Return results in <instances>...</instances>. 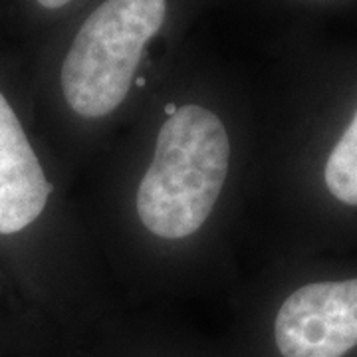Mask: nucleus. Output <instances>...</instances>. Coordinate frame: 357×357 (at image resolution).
<instances>
[{"label": "nucleus", "instance_id": "2", "mask_svg": "<svg viewBox=\"0 0 357 357\" xmlns=\"http://www.w3.org/2000/svg\"><path fill=\"white\" fill-rule=\"evenodd\" d=\"M34 109L0 84V280L64 356L115 319L109 274Z\"/></svg>", "mask_w": 357, "mask_h": 357}, {"label": "nucleus", "instance_id": "5", "mask_svg": "<svg viewBox=\"0 0 357 357\" xmlns=\"http://www.w3.org/2000/svg\"><path fill=\"white\" fill-rule=\"evenodd\" d=\"M232 357H357V252L274 256L246 296Z\"/></svg>", "mask_w": 357, "mask_h": 357}, {"label": "nucleus", "instance_id": "8", "mask_svg": "<svg viewBox=\"0 0 357 357\" xmlns=\"http://www.w3.org/2000/svg\"><path fill=\"white\" fill-rule=\"evenodd\" d=\"M0 330H2V324H0ZM0 340H2V335H0Z\"/></svg>", "mask_w": 357, "mask_h": 357}, {"label": "nucleus", "instance_id": "1", "mask_svg": "<svg viewBox=\"0 0 357 357\" xmlns=\"http://www.w3.org/2000/svg\"><path fill=\"white\" fill-rule=\"evenodd\" d=\"M262 128L222 89L157 88L105 149L86 218L109 280L131 294L183 290L229 250L256 191Z\"/></svg>", "mask_w": 357, "mask_h": 357}, {"label": "nucleus", "instance_id": "3", "mask_svg": "<svg viewBox=\"0 0 357 357\" xmlns=\"http://www.w3.org/2000/svg\"><path fill=\"white\" fill-rule=\"evenodd\" d=\"M173 18V0H98L68 28L34 117L70 175L102 157L155 93L153 56Z\"/></svg>", "mask_w": 357, "mask_h": 357}, {"label": "nucleus", "instance_id": "6", "mask_svg": "<svg viewBox=\"0 0 357 357\" xmlns=\"http://www.w3.org/2000/svg\"><path fill=\"white\" fill-rule=\"evenodd\" d=\"M68 357H232V354L183 344L163 333L126 328L115 318Z\"/></svg>", "mask_w": 357, "mask_h": 357}, {"label": "nucleus", "instance_id": "4", "mask_svg": "<svg viewBox=\"0 0 357 357\" xmlns=\"http://www.w3.org/2000/svg\"><path fill=\"white\" fill-rule=\"evenodd\" d=\"M256 191L272 213L274 256L357 252V70L262 128Z\"/></svg>", "mask_w": 357, "mask_h": 357}, {"label": "nucleus", "instance_id": "7", "mask_svg": "<svg viewBox=\"0 0 357 357\" xmlns=\"http://www.w3.org/2000/svg\"><path fill=\"white\" fill-rule=\"evenodd\" d=\"M34 6L44 14H62L68 8L76 6L79 0H32Z\"/></svg>", "mask_w": 357, "mask_h": 357}]
</instances>
